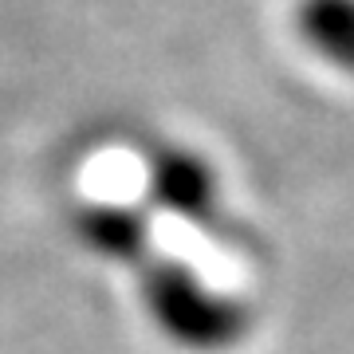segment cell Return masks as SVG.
I'll list each match as a JSON object with an SVG mask.
<instances>
[{
    "mask_svg": "<svg viewBox=\"0 0 354 354\" xmlns=\"http://www.w3.org/2000/svg\"><path fill=\"white\" fill-rule=\"evenodd\" d=\"M71 225L95 256L134 272L146 315L174 346L221 354L248 335V311L241 299L209 288L185 260L162 252L142 209L118 201H83L71 213Z\"/></svg>",
    "mask_w": 354,
    "mask_h": 354,
    "instance_id": "cell-1",
    "label": "cell"
},
{
    "mask_svg": "<svg viewBox=\"0 0 354 354\" xmlns=\"http://www.w3.org/2000/svg\"><path fill=\"white\" fill-rule=\"evenodd\" d=\"M295 28L319 59L354 75V0H299Z\"/></svg>",
    "mask_w": 354,
    "mask_h": 354,
    "instance_id": "cell-3",
    "label": "cell"
},
{
    "mask_svg": "<svg viewBox=\"0 0 354 354\" xmlns=\"http://www.w3.org/2000/svg\"><path fill=\"white\" fill-rule=\"evenodd\" d=\"M146 197L162 213L201 228V232L225 228V205H221V189H216V174L197 150L158 146L146 158Z\"/></svg>",
    "mask_w": 354,
    "mask_h": 354,
    "instance_id": "cell-2",
    "label": "cell"
}]
</instances>
